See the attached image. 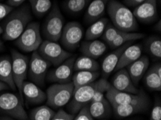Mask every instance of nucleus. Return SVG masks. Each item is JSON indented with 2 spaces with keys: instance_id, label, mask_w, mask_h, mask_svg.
I'll return each instance as SVG.
<instances>
[{
  "instance_id": "obj_44",
  "label": "nucleus",
  "mask_w": 161,
  "mask_h": 120,
  "mask_svg": "<svg viewBox=\"0 0 161 120\" xmlns=\"http://www.w3.org/2000/svg\"><path fill=\"white\" fill-rule=\"evenodd\" d=\"M0 120H14V119L9 118V117H2V118H0Z\"/></svg>"
},
{
  "instance_id": "obj_42",
  "label": "nucleus",
  "mask_w": 161,
  "mask_h": 120,
  "mask_svg": "<svg viewBox=\"0 0 161 120\" xmlns=\"http://www.w3.org/2000/svg\"><path fill=\"white\" fill-rule=\"evenodd\" d=\"M155 29L158 32H159V33H160V32H161V21L160 20H158V23L155 24Z\"/></svg>"
},
{
  "instance_id": "obj_22",
  "label": "nucleus",
  "mask_w": 161,
  "mask_h": 120,
  "mask_svg": "<svg viewBox=\"0 0 161 120\" xmlns=\"http://www.w3.org/2000/svg\"><path fill=\"white\" fill-rule=\"evenodd\" d=\"M106 43L98 40H86L80 43V50L85 56L93 59L101 57L106 51Z\"/></svg>"
},
{
  "instance_id": "obj_9",
  "label": "nucleus",
  "mask_w": 161,
  "mask_h": 120,
  "mask_svg": "<svg viewBox=\"0 0 161 120\" xmlns=\"http://www.w3.org/2000/svg\"><path fill=\"white\" fill-rule=\"evenodd\" d=\"M11 55L13 80L16 88L18 89L19 97L23 102L24 100L22 96V86L28 76L29 58L28 56L22 54L16 50H12Z\"/></svg>"
},
{
  "instance_id": "obj_23",
  "label": "nucleus",
  "mask_w": 161,
  "mask_h": 120,
  "mask_svg": "<svg viewBox=\"0 0 161 120\" xmlns=\"http://www.w3.org/2000/svg\"><path fill=\"white\" fill-rule=\"evenodd\" d=\"M144 81L149 89L155 91L161 90V64L156 63L147 70L145 74Z\"/></svg>"
},
{
  "instance_id": "obj_35",
  "label": "nucleus",
  "mask_w": 161,
  "mask_h": 120,
  "mask_svg": "<svg viewBox=\"0 0 161 120\" xmlns=\"http://www.w3.org/2000/svg\"><path fill=\"white\" fill-rule=\"evenodd\" d=\"M73 120H94V118L90 113L88 106H85L77 112Z\"/></svg>"
},
{
  "instance_id": "obj_28",
  "label": "nucleus",
  "mask_w": 161,
  "mask_h": 120,
  "mask_svg": "<svg viewBox=\"0 0 161 120\" xmlns=\"http://www.w3.org/2000/svg\"><path fill=\"white\" fill-rule=\"evenodd\" d=\"M108 23V19L106 18H102L92 23L85 33L86 40H94L101 38Z\"/></svg>"
},
{
  "instance_id": "obj_32",
  "label": "nucleus",
  "mask_w": 161,
  "mask_h": 120,
  "mask_svg": "<svg viewBox=\"0 0 161 120\" xmlns=\"http://www.w3.org/2000/svg\"><path fill=\"white\" fill-rule=\"evenodd\" d=\"M92 0H66L63 2V6L69 14H77L84 10L88 6Z\"/></svg>"
},
{
  "instance_id": "obj_19",
  "label": "nucleus",
  "mask_w": 161,
  "mask_h": 120,
  "mask_svg": "<svg viewBox=\"0 0 161 120\" xmlns=\"http://www.w3.org/2000/svg\"><path fill=\"white\" fill-rule=\"evenodd\" d=\"M133 43H127L122 45L120 47L114 49L111 53L106 56L102 63V73H103V78H106L115 70V68L118 63L119 58L125 49L131 45Z\"/></svg>"
},
{
  "instance_id": "obj_38",
  "label": "nucleus",
  "mask_w": 161,
  "mask_h": 120,
  "mask_svg": "<svg viewBox=\"0 0 161 120\" xmlns=\"http://www.w3.org/2000/svg\"><path fill=\"white\" fill-rule=\"evenodd\" d=\"M13 7L7 4L0 3V21L5 19L8 14L13 10Z\"/></svg>"
},
{
  "instance_id": "obj_45",
  "label": "nucleus",
  "mask_w": 161,
  "mask_h": 120,
  "mask_svg": "<svg viewBox=\"0 0 161 120\" xmlns=\"http://www.w3.org/2000/svg\"><path fill=\"white\" fill-rule=\"evenodd\" d=\"M2 33H3V28H2V27L0 25V35H2Z\"/></svg>"
},
{
  "instance_id": "obj_34",
  "label": "nucleus",
  "mask_w": 161,
  "mask_h": 120,
  "mask_svg": "<svg viewBox=\"0 0 161 120\" xmlns=\"http://www.w3.org/2000/svg\"><path fill=\"white\" fill-rule=\"evenodd\" d=\"M119 32H120V30L117 29L113 24L108 23L107 24L103 35H102V39H103V41H105V43L108 44V45H110L113 42V40L115 39Z\"/></svg>"
},
{
  "instance_id": "obj_30",
  "label": "nucleus",
  "mask_w": 161,
  "mask_h": 120,
  "mask_svg": "<svg viewBox=\"0 0 161 120\" xmlns=\"http://www.w3.org/2000/svg\"><path fill=\"white\" fill-rule=\"evenodd\" d=\"M29 3L33 14L38 18L46 14L52 7L51 0H29Z\"/></svg>"
},
{
  "instance_id": "obj_37",
  "label": "nucleus",
  "mask_w": 161,
  "mask_h": 120,
  "mask_svg": "<svg viewBox=\"0 0 161 120\" xmlns=\"http://www.w3.org/2000/svg\"><path fill=\"white\" fill-rule=\"evenodd\" d=\"M150 120H161V104L159 100H156L151 112Z\"/></svg>"
},
{
  "instance_id": "obj_16",
  "label": "nucleus",
  "mask_w": 161,
  "mask_h": 120,
  "mask_svg": "<svg viewBox=\"0 0 161 120\" xmlns=\"http://www.w3.org/2000/svg\"><path fill=\"white\" fill-rule=\"evenodd\" d=\"M111 86L116 90L123 92H127L133 94H137L140 90L133 84L130 76L125 68L117 70L112 80Z\"/></svg>"
},
{
  "instance_id": "obj_29",
  "label": "nucleus",
  "mask_w": 161,
  "mask_h": 120,
  "mask_svg": "<svg viewBox=\"0 0 161 120\" xmlns=\"http://www.w3.org/2000/svg\"><path fill=\"white\" fill-rule=\"evenodd\" d=\"M100 65L96 59L87 56H80L75 59L74 63V71L88 70V71H98Z\"/></svg>"
},
{
  "instance_id": "obj_8",
  "label": "nucleus",
  "mask_w": 161,
  "mask_h": 120,
  "mask_svg": "<svg viewBox=\"0 0 161 120\" xmlns=\"http://www.w3.org/2000/svg\"><path fill=\"white\" fill-rule=\"evenodd\" d=\"M37 52L53 66H58L71 57V53L63 48L57 42L45 40L39 46Z\"/></svg>"
},
{
  "instance_id": "obj_2",
  "label": "nucleus",
  "mask_w": 161,
  "mask_h": 120,
  "mask_svg": "<svg viewBox=\"0 0 161 120\" xmlns=\"http://www.w3.org/2000/svg\"><path fill=\"white\" fill-rule=\"evenodd\" d=\"M107 11L112 24L120 31L134 32L139 25L133 12L121 2L110 0L107 4Z\"/></svg>"
},
{
  "instance_id": "obj_40",
  "label": "nucleus",
  "mask_w": 161,
  "mask_h": 120,
  "mask_svg": "<svg viewBox=\"0 0 161 120\" xmlns=\"http://www.w3.org/2000/svg\"><path fill=\"white\" fill-rule=\"evenodd\" d=\"M145 1V0H124V3L129 7H136Z\"/></svg>"
},
{
  "instance_id": "obj_3",
  "label": "nucleus",
  "mask_w": 161,
  "mask_h": 120,
  "mask_svg": "<svg viewBox=\"0 0 161 120\" xmlns=\"http://www.w3.org/2000/svg\"><path fill=\"white\" fill-rule=\"evenodd\" d=\"M109 83L106 78H101L92 84L83 86L75 89L72 97L68 105V109L70 114H75L84 107L87 106L93 97L95 92L99 89Z\"/></svg>"
},
{
  "instance_id": "obj_24",
  "label": "nucleus",
  "mask_w": 161,
  "mask_h": 120,
  "mask_svg": "<svg viewBox=\"0 0 161 120\" xmlns=\"http://www.w3.org/2000/svg\"><path fill=\"white\" fill-rule=\"evenodd\" d=\"M0 81L6 84L11 89H16L13 76L12 60L8 55L0 57Z\"/></svg>"
},
{
  "instance_id": "obj_4",
  "label": "nucleus",
  "mask_w": 161,
  "mask_h": 120,
  "mask_svg": "<svg viewBox=\"0 0 161 120\" xmlns=\"http://www.w3.org/2000/svg\"><path fill=\"white\" fill-rule=\"evenodd\" d=\"M64 27V18L57 3L53 4L42 26L46 40L57 42L60 40Z\"/></svg>"
},
{
  "instance_id": "obj_7",
  "label": "nucleus",
  "mask_w": 161,
  "mask_h": 120,
  "mask_svg": "<svg viewBox=\"0 0 161 120\" xmlns=\"http://www.w3.org/2000/svg\"><path fill=\"white\" fill-rule=\"evenodd\" d=\"M0 113L7 114L18 120H29L23 101L13 93L0 94Z\"/></svg>"
},
{
  "instance_id": "obj_20",
  "label": "nucleus",
  "mask_w": 161,
  "mask_h": 120,
  "mask_svg": "<svg viewBox=\"0 0 161 120\" xmlns=\"http://www.w3.org/2000/svg\"><path fill=\"white\" fill-rule=\"evenodd\" d=\"M109 1L110 0H92L85 12L84 17L85 23L92 24L103 18Z\"/></svg>"
},
{
  "instance_id": "obj_18",
  "label": "nucleus",
  "mask_w": 161,
  "mask_h": 120,
  "mask_svg": "<svg viewBox=\"0 0 161 120\" xmlns=\"http://www.w3.org/2000/svg\"><path fill=\"white\" fill-rule=\"evenodd\" d=\"M142 45L141 44H131L128 46L121 54L115 68V71L127 67L142 56Z\"/></svg>"
},
{
  "instance_id": "obj_36",
  "label": "nucleus",
  "mask_w": 161,
  "mask_h": 120,
  "mask_svg": "<svg viewBox=\"0 0 161 120\" xmlns=\"http://www.w3.org/2000/svg\"><path fill=\"white\" fill-rule=\"evenodd\" d=\"M75 114L68 113L64 110L59 109L57 112H55L52 120H73Z\"/></svg>"
},
{
  "instance_id": "obj_21",
  "label": "nucleus",
  "mask_w": 161,
  "mask_h": 120,
  "mask_svg": "<svg viewBox=\"0 0 161 120\" xmlns=\"http://www.w3.org/2000/svg\"><path fill=\"white\" fill-rule=\"evenodd\" d=\"M150 64L149 58L146 55H142L140 58L127 66V71L133 84L137 86L140 81L145 76Z\"/></svg>"
},
{
  "instance_id": "obj_33",
  "label": "nucleus",
  "mask_w": 161,
  "mask_h": 120,
  "mask_svg": "<svg viewBox=\"0 0 161 120\" xmlns=\"http://www.w3.org/2000/svg\"><path fill=\"white\" fill-rule=\"evenodd\" d=\"M55 112L48 106H43L36 107L31 112L30 120H52Z\"/></svg>"
},
{
  "instance_id": "obj_13",
  "label": "nucleus",
  "mask_w": 161,
  "mask_h": 120,
  "mask_svg": "<svg viewBox=\"0 0 161 120\" xmlns=\"http://www.w3.org/2000/svg\"><path fill=\"white\" fill-rule=\"evenodd\" d=\"M105 96L111 106L131 104L140 101L147 97L143 90H140L137 94H133L127 92L120 91L112 86L107 90Z\"/></svg>"
},
{
  "instance_id": "obj_14",
  "label": "nucleus",
  "mask_w": 161,
  "mask_h": 120,
  "mask_svg": "<svg viewBox=\"0 0 161 120\" xmlns=\"http://www.w3.org/2000/svg\"><path fill=\"white\" fill-rule=\"evenodd\" d=\"M157 2L158 0H145L136 6L133 12L136 20L147 24L156 20L158 17Z\"/></svg>"
},
{
  "instance_id": "obj_5",
  "label": "nucleus",
  "mask_w": 161,
  "mask_h": 120,
  "mask_svg": "<svg viewBox=\"0 0 161 120\" xmlns=\"http://www.w3.org/2000/svg\"><path fill=\"white\" fill-rule=\"evenodd\" d=\"M75 87L72 82L54 84L46 91V103L52 109H58L65 106L71 100Z\"/></svg>"
},
{
  "instance_id": "obj_1",
  "label": "nucleus",
  "mask_w": 161,
  "mask_h": 120,
  "mask_svg": "<svg viewBox=\"0 0 161 120\" xmlns=\"http://www.w3.org/2000/svg\"><path fill=\"white\" fill-rule=\"evenodd\" d=\"M32 19V13L29 4H24L14 10L13 9L4 21L2 38L7 41L15 40L25 30Z\"/></svg>"
},
{
  "instance_id": "obj_39",
  "label": "nucleus",
  "mask_w": 161,
  "mask_h": 120,
  "mask_svg": "<svg viewBox=\"0 0 161 120\" xmlns=\"http://www.w3.org/2000/svg\"><path fill=\"white\" fill-rule=\"evenodd\" d=\"M26 0H7L6 4L12 7H18L22 5Z\"/></svg>"
},
{
  "instance_id": "obj_17",
  "label": "nucleus",
  "mask_w": 161,
  "mask_h": 120,
  "mask_svg": "<svg viewBox=\"0 0 161 120\" xmlns=\"http://www.w3.org/2000/svg\"><path fill=\"white\" fill-rule=\"evenodd\" d=\"M114 114L117 117L124 118L131 116V115L140 113L147 110L149 107V102L147 97H146L140 101L131 103L128 104L116 105L111 106Z\"/></svg>"
},
{
  "instance_id": "obj_6",
  "label": "nucleus",
  "mask_w": 161,
  "mask_h": 120,
  "mask_svg": "<svg viewBox=\"0 0 161 120\" xmlns=\"http://www.w3.org/2000/svg\"><path fill=\"white\" fill-rule=\"evenodd\" d=\"M43 42L38 23H30L19 38L15 40V45L19 50L25 53L37 51Z\"/></svg>"
},
{
  "instance_id": "obj_27",
  "label": "nucleus",
  "mask_w": 161,
  "mask_h": 120,
  "mask_svg": "<svg viewBox=\"0 0 161 120\" xmlns=\"http://www.w3.org/2000/svg\"><path fill=\"white\" fill-rule=\"evenodd\" d=\"M145 37V35L143 33H134V32H124L120 31L118 35H116L115 39L113 40L109 46L111 48L116 49L120 47L124 44L127 43H133L134 41L140 40Z\"/></svg>"
},
{
  "instance_id": "obj_41",
  "label": "nucleus",
  "mask_w": 161,
  "mask_h": 120,
  "mask_svg": "<svg viewBox=\"0 0 161 120\" xmlns=\"http://www.w3.org/2000/svg\"><path fill=\"white\" fill-rule=\"evenodd\" d=\"M9 89L8 86H7L6 84H4V83L2 82L1 81H0V92H1L2 91L6 90V89Z\"/></svg>"
},
{
  "instance_id": "obj_25",
  "label": "nucleus",
  "mask_w": 161,
  "mask_h": 120,
  "mask_svg": "<svg viewBox=\"0 0 161 120\" xmlns=\"http://www.w3.org/2000/svg\"><path fill=\"white\" fill-rule=\"evenodd\" d=\"M89 112L94 119H101L108 117L111 113L112 107L106 97L101 101L90 103Z\"/></svg>"
},
{
  "instance_id": "obj_43",
  "label": "nucleus",
  "mask_w": 161,
  "mask_h": 120,
  "mask_svg": "<svg viewBox=\"0 0 161 120\" xmlns=\"http://www.w3.org/2000/svg\"><path fill=\"white\" fill-rule=\"evenodd\" d=\"M4 48V43H3V42H2V41L1 40V39H0V50H2Z\"/></svg>"
},
{
  "instance_id": "obj_12",
  "label": "nucleus",
  "mask_w": 161,
  "mask_h": 120,
  "mask_svg": "<svg viewBox=\"0 0 161 120\" xmlns=\"http://www.w3.org/2000/svg\"><path fill=\"white\" fill-rule=\"evenodd\" d=\"M76 58L70 57L60 65L48 72L46 76L48 80L56 84H66L72 80L74 72V63Z\"/></svg>"
},
{
  "instance_id": "obj_11",
  "label": "nucleus",
  "mask_w": 161,
  "mask_h": 120,
  "mask_svg": "<svg viewBox=\"0 0 161 120\" xmlns=\"http://www.w3.org/2000/svg\"><path fill=\"white\" fill-rule=\"evenodd\" d=\"M84 30L81 24L77 22H69L63 29L60 41L66 50L73 51L80 47L83 38Z\"/></svg>"
},
{
  "instance_id": "obj_15",
  "label": "nucleus",
  "mask_w": 161,
  "mask_h": 120,
  "mask_svg": "<svg viewBox=\"0 0 161 120\" xmlns=\"http://www.w3.org/2000/svg\"><path fill=\"white\" fill-rule=\"evenodd\" d=\"M22 96L27 105H38L46 101V94L33 82L24 81L22 86Z\"/></svg>"
},
{
  "instance_id": "obj_10",
  "label": "nucleus",
  "mask_w": 161,
  "mask_h": 120,
  "mask_svg": "<svg viewBox=\"0 0 161 120\" xmlns=\"http://www.w3.org/2000/svg\"><path fill=\"white\" fill-rule=\"evenodd\" d=\"M51 65L47 60L38 54L37 51H34L29 60L28 70L29 78L35 84L43 86L48 70Z\"/></svg>"
},
{
  "instance_id": "obj_31",
  "label": "nucleus",
  "mask_w": 161,
  "mask_h": 120,
  "mask_svg": "<svg viewBox=\"0 0 161 120\" xmlns=\"http://www.w3.org/2000/svg\"><path fill=\"white\" fill-rule=\"evenodd\" d=\"M145 49L149 54L155 58H161V39L159 36L153 35L145 40Z\"/></svg>"
},
{
  "instance_id": "obj_26",
  "label": "nucleus",
  "mask_w": 161,
  "mask_h": 120,
  "mask_svg": "<svg viewBox=\"0 0 161 120\" xmlns=\"http://www.w3.org/2000/svg\"><path fill=\"white\" fill-rule=\"evenodd\" d=\"M100 76L99 71H88V70H79L72 76V84L75 89L92 84Z\"/></svg>"
}]
</instances>
